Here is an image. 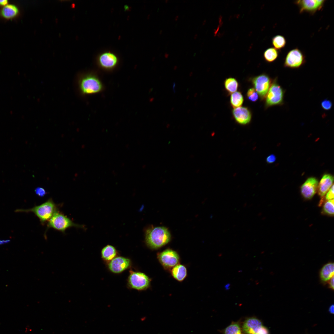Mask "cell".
<instances>
[{"mask_svg": "<svg viewBox=\"0 0 334 334\" xmlns=\"http://www.w3.org/2000/svg\"><path fill=\"white\" fill-rule=\"evenodd\" d=\"M171 235L167 228L164 227L151 226L145 231V241L147 245L152 249H157L168 243Z\"/></svg>", "mask_w": 334, "mask_h": 334, "instance_id": "obj_1", "label": "cell"}, {"mask_svg": "<svg viewBox=\"0 0 334 334\" xmlns=\"http://www.w3.org/2000/svg\"><path fill=\"white\" fill-rule=\"evenodd\" d=\"M57 211L56 205L51 199H49L40 205L29 209H17L15 212L33 213L39 219L41 223H44L49 221Z\"/></svg>", "mask_w": 334, "mask_h": 334, "instance_id": "obj_2", "label": "cell"}, {"mask_svg": "<svg viewBox=\"0 0 334 334\" xmlns=\"http://www.w3.org/2000/svg\"><path fill=\"white\" fill-rule=\"evenodd\" d=\"M277 78L274 79L265 97V107L267 108L284 103L285 90L278 84Z\"/></svg>", "mask_w": 334, "mask_h": 334, "instance_id": "obj_3", "label": "cell"}, {"mask_svg": "<svg viewBox=\"0 0 334 334\" xmlns=\"http://www.w3.org/2000/svg\"><path fill=\"white\" fill-rule=\"evenodd\" d=\"M82 228V226L74 223L72 221L57 211L49 220L47 227L52 228L63 233L70 227Z\"/></svg>", "mask_w": 334, "mask_h": 334, "instance_id": "obj_4", "label": "cell"}, {"mask_svg": "<svg viewBox=\"0 0 334 334\" xmlns=\"http://www.w3.org/2000/svg\"><path fill=\"white\" fill-rule=\"evenodd\" d=\"M79 89L84 94L96 93L101 91L102 88V84L99 79L92 74L83 76L79 82Z\"/></svg>", "mask_w": 334, "mask_h": 334, "instance_id": "obj_5", "label": "cell"}, {"mask_svg": "<svg viewBox=\"0 0 334 334\" xmlns=\"http://www.w3.org/2000/svg\"><path fill=\"white\" fill-rule=\"evenodd\" d=\"M129 272L128 283L130 287L138 290H143L149 287L151 280L146 274L132 270H130Z\"/></svg>", "mask_w": 334, "mask_h": 334, "instance_id": "obj_6", "label": "cell"}, {"mask_svg": "<svg viewBox=\"0 0 334 334\" xmlns=\"http://www.w3.org/2000/svg\"><path fill=\"white\" fill-rule=\"evenodd\" d=\"M251 82L260 99H265L272 82L270 77L266 74H262L252 78Z\"/></svg>", "mask_w": 334, "mask_h": 334, "instance_id": "obj_7", "label": "cell"}, {"mask_svg": "<svg viewBox=\"0 0 334 334\" xmlns=\"http://www.w3.org/2000/svg\"><path fill=\"white\" fill-rule=\"evenodd\" d=\"M157 258L161 264L166 270L172 269L179 263L180 260L178 253L170 249H166L158 253Z\"/></svg>", "mask_w": 334, "mask_h": 334, "instance_id": "obj_8", "label": "cell"}, {"mask_svg": "<svg viewBox=\"0 0 334 334\" xmlns=\"http://www.w3.org/2000/svg\"><path fill=\"white\" fill-rule=\"evenodd\" d=\"M306 62V57L304 54L301 50L296 48L288 52L285 58L284 66L292 69H297L304 64Z\"/></svg>", "mask_w": 334, "mask_h": 334, "instance_id": "obj_9", "label": "cell"}, {"mask_svg": "<svg viewBox=\"0 0 334 334\" xmlns=\"http://www.w3.org/2000/svg\"><path fill=\"white\" fill-rule=\"evenodd\" d=\"M325 0H299L295 1L294 3L298 6L299 13H308L313 15L321 10L325 3Z\"/></svg>", "mask_w": 334, "mask_h": 334, "instance_id": "obj_10", "label": "cell"}, {"mask_svg": "<svg viewBox=\"0 0 334 334\" xmlns=\"http://www.w3.org/2000/svg\"><path fill=\"white\" fill-rule=\"evenodd\" d=\"M318 181L313 177L308 178L301 187V193L304 198L307 199H312L317 190Z\"/></svg>", "mask_w": 334, "mask_h": 334, "instance_id": "obj_11", "label": "cell"}, {"mask_svg": "<svg viewBox=\"0 0 334 334\" xmlns=\"http://www.w3.org/2000/svg\"><path fill=\"white\" fill-rule=\"evenodd\" d=\"M131 263L130 259L128 258L122 256L116 257L109 262L108 268L113 273H120L128 269Z\"/></svg>", "mask_w": 334, "mask_h": 334, "instance_id": "obj_12", "label": "cell"}, {"mask_svg": "<svg viewBox=\"0 0 334 334\" xmlns=\"http://www.w3.org/2000/svg\"><path fill=\"white\" fill-rule=\"evenodd\" d=\"M232 114L235 121L241 125H247L250 122L252 118L251 112L246 107H240L234 108Z\"/></svg>", "mask_w": 334, "mask_h": 334, "instance_id": "obj_13", "label": "cell"}, {"mask_svg": "<svg viewBox=\"0 0 334 334\" xmlns=\"http://www.w3.org/2000/svg\"><path fill=\"white\" fill-rule=\"evenodd\" d=\"M118 61L116 55L110 52L102 53L98 57L97 62L102 68L105 69H111L117 65Z\"/></svg>", "mask_w": 334, "mask_h": 334, "instance_id": "obj_14", "label": "cell"}, {"mask_svg": "<svg viewBox=\"0 0 334 334\" xmlns=\"http://www.w3.org/2000/svg\"><path fill=\"white\" fill-rule=\"evenodd\" d=\"M334 177L330 174H325L323 175L318 184V193L322 198L325 195L333 184Z\"/></svg>", "mask_w": 334, "mask_h": 334, "instance_id": "obj_15", "label": "cell"}, {"mask_svg": "<svg viewBox=\"0 0 334 334\" xmlns=\"http://www.w3.org/2000/svg\"><path fill=\"white\" fill-rule=\"evenodd\" d=\"M261 321L255 318H250L246 319L242 326L243 332L246 334H256L263 326Z\"/></svg>", "mask_w": 334, "mask_h": 334, "instance_id": "obj_16", "label": "cell"}, {"mask_svg": "<svg viewBox=\"0 0 334 334\" xmlns=\"http://www.w3.org/2000/svg\"><path fill=\"white\" fill-rule=\"evenodd\" d=\"M171 274L173 277L179 281H182L186 277L187 270L186 267L183 265L178 264L171 270Z\"/></svg>", "mask_w": 334, "mask_h": 334, "instance_id": "obj_17", "label": "cell"}, {"mask_svg": "<svg viewBox=\"0 0 334 334\" xmlns=\"http://www.w3.org/2000/svg\"><path fill=\"white\" fill-rule=\"evenodd\" d=\"M334 270L333 263H328L324 265L320 272V277L322 281L325 282L334 276Z\"/></svg>", "mask_w": 334, "mask_h": 334, "instance_id": "obj_18", "label": "cell"}, {"mask_svg": "<svg viewBox=\"0 0 334 334\" xmlns=\"http://www.w3.org/2000/svg\"><path fill=\"white\" fill-rule=\"evenodd\" d=\"M117 253L114 247L108 245L102 249L101 252V257L105 261L109 262L116 257Z\"/></svg>", "mask_w": 334, "mask_h": 334, "instance_id": "obj_19", "label": "cell"}, {"mask_svg": "<svg viewBox=\"0 0 334 334\" xmlns=\"http://www.w3.org/2000/svg\"><path fill=\"white\" fill-rule=\"evenodd\" d=\"M19 12L17 7L15 5L7 4L3 6L1 11L2 16L6 19H12L15 17Z\"/></svg>", "mask_w": 334, "mask_h": 334, "instance_id": "obj_20", "label": "cell"}, {"mask_svg": "<svg viewBox=\"0 0 334 334\" xmlns=\"http://www.w3.org/2000/svg\"><path fill=\"white\" fill-rule=\"evenodd\" d=\"M224 85L226 91L229 94L236 92L239 84L237 80L233 77H229L225 80Z\"/></svg>", "mask_w": 334, "mask_h": 334, "instance_id": "obj_21", "label": "cell"}, {"mask_svg": "<svg viewBox=\"0 0 334 334\" xmlns=\"http://www.w3.org/2000/svg\"><path fill=\"white\" fill-rule=\"evenodd\" d=\"M243 101V96L240 92L236 91L231 95L230 103L233 108L241 107Z\"/></svg>", "mask_w": 334, "mask_h": 334, "instance_id": "obj_22", "label": "cell"}, {"mask_svg": "<svg viewBox=\"0 0 334 334\" xmlns=\"http://www.w3.org/2000/svg\"><path fill=\"white\" fill-rule=\"evenodd\" d=\"M279 54V51L273 47L269 48L264 52V58L267 62L271 63L274 62L278 58Z\"/></svg>", "mask_w": 334, "mask_h": 334, "instance_id": "obj_23", "label": "cell"}, {"mask_svg": "<svg viewBox=\"0 0 334 334\" xmlns=\"http://www.w3.org/2000/svg\"><path fill=\"white\" fill-rule=\"evenodd\" d=\"M272 42L274 48L278 50L284 48L286 44V41L284 36L278 35L273 37Z\"/></svg>", "mask_w": 334, "mask_h": 334, "instance_id": "obj_24", "label": "cell"}, {"mask_svg": "<svg viewBox=\"0 0 334 334\" xmlns=\"http://www.w3.org/2000/svg\"><path fill=\"white\" fill-rule=\"evenodd\" d=\"M334 206V199L327 200L323 206L322 212L327 215L331 216H333Z\"/></svg>", "mask_w": 334, "mask_h": 334, "instance_id": "obj_25", "label": "cell"}, {"mask_svg": "<svg viewBox=\"0 0 334 334\" xmlns=\"http://www.w3.org/2000/svg\"><path fill=\"white\" fill-rule=\"evenodd\" d=\"M224 334H242L239 325L237 323H233L225 329Z\"/></svg>", "mask_w": 334, "mask_h": 334, "instance_id": "obj_26", "label": "cell"}, {"mask_svg": "<svg viewBox=\"0 0 334 334\" xmlns=\"http://www.w3.org/2000/svg\"><path fill=\"white\" fill-rule=\"evenodd\" d=\"M247 99L250 101L255 102L258 99L259 95L253 88H249L246 93Z\"/></svg>", "mask_w": 334, "mask_h": 334, "instance_id": "obj_27", "label": "cell"}, {"mask_svg": "<svg viewBox=\"0 0 334 334\" xmlns=\"http://www.w3.org/2000/svg\"><path fill=\"white\" fill-rule=\"evenodd\" d=\"M332 101L328 99H325L323 100L321 103L322 108L325 110H328L330 109L332 106Z\"/></svg>", "mask_w": 334, "mask_h": 334, "instance_id": "obj_28", "label": "cell"}, {"mask_svg": "<svg viewBox=\"0 0 334 334\" xmlns=\"http://www.w3.org/2000/svg\"><path fill=\"white\" fill-rule=\"evenodd\" d=\"M334 196V185L333 184L326 194L325 199L327 200H331L333 199Z\"/></svg>", "mask_w": 334, "mask_h": 334, "instance_id": "obj_29", "label": "cell"}, {"mask_svg": "<svg viewBox=\"0 0 334 334\" xmlns=\"http://www.w3.org/2000/svg\"><path fill=\"white\" fill-rule=\"evenodd\" d=\"M35 191L37 195L41 197H44L47 193L45 190L41 187H38L36 188Z\"/></svg>", "mask_w": 334, "mask_h": 334, "instance_id": "obj_30", "label": "cell"}, {"mask_svg": "<svg viewBox=\"0 0 334 334\" xmlns=\"http://www.w3.org/2000/svg\"><path fill=\"white\" fill-rule=\"evenodd\" d=\"M276 160V156L273 154L268 156L266 159V161L268 163L271 164L274 163Z\"/></svg>", "mask_w": 334, "mask_h": 334, "instance_id": "obj_31", "label": "cell"}, {"mask_svg": "<svg viewBox=\"0 0 334 334\" xmlns=\"http://www.w3.org/2000/svg\"><path fill=\"white\" fill-rule=\"evenodd\" d=\"M256 334H269L268 329L262 326L258 330Z\"/></svg>", "mask_w": 334, "mask_h": 334, "instance_id": "obj_32", "label": "cell"}, {"mask_svg": "<svg viewBox=\"0 0 334 334\" xmlns=\"http://www.w3.org/2000/svg\"><path fill=\"white\" fill-rule=\"evenodd\" d=\"M329 287L332 290L334 289V276L332 277L328 282Z\"/></svg>", "mask_w": 334, "mask_h": 334, "instance_id": "obj_33", "label": "cell"}, {"mask_svg": "<svg viewBox=\"0 0 334 334\" xmlns=\"http://www.w3.org/2000/svg\"><path fill=\"white\" fill-rule=\"evenodd\" d=\"M8 1L7 0H0V5L5 6L8 4Z\"/></svg>", "mask_w": 334, "mask_h": 334, "instance_id": "obj_34", "label": "cell"}, {"mask_svg": "<svg viewBox=\"0 0 334 334\" xmlns=\"http://www.w3.org/2000/svg\"><path fill=\"white\" fill-rule=\"evenodd\" d=\"M329 311L331 314H334V305H331L329 308Z\"/></svg>", "mask_w": 334, "mask_h": 334, "instance_id": "obj_35", "label": "cell"}, {"mask_svg": "<svg viewBox=\"0 0 334 334\" xmlns=\"http://www.w3.org/2000/svg\"><path fill=\"white\" fill-rule=\"evenodd\" d=\"M8 240L7 241V240L6 241H4V240L1 241V240H0V245H1L2 244H3L5 243H7V242H8Z\"/></svg>", "mask_w": 334, "mask_h": 334, "instance_id": "obj_36", "label": "cell"}, {"mask_svg": "<svg viewBox=\"0 0 334 334\" xmlns=\"http://www.w3.org/2000/svg\"><path fill=\"white\" fill-rule=\"evenodd\" d=\"M229 286H230V284H227L226 285H225V289H227V290L228 289H229Z\"/></svg>", "mask_w": 334, "mask_h": 334, "instance_id": "obj_37", "label": "cell"}, {"mask_svg": "<svg viewBox=\"0 0 334 334\" xmlns=\"http://www.w3.org/2000/svg\"><path fill=\"white\" fill-rule=\"evenodd\" d=\"M164 56L165 58H167L169 56V54L167 53H165V54Z\"/></svg>", "mask_w": 334, "mask_h": 334, "instance_id": "obj_38", "label": "cell"}, {"mask_svg": "<svg viewBox=\"0 0 334 334\" xmlns=\"http://www.w3.org/2000/svg\"><path fill=\"white\" fill-rule=\"evenodd\" d=\"M178 17H179V16H178V15H177L175 18V19H174L175 20H177L178 19Z\"/></svg>", "mask_w": 334, "mask_h": 334, "instance_id": "obj_39", "label": "cell"}, {"mask_svg": "<svg viewBox=\"0 0 334 334\" xmlns=\"http://www.w3.org/2000/svg\"><path fill=\"white\" fill-rule=\"evenodd\" d=\"M197 36H198L197 34H195V35L194 36V39H196L197 38Z\"/></svg>", "mask_w": 334, "mask_h": 334, "instance_id": "obj_40", "label": "cell"}, {"mask_svg": "<svg viewBox=\"0 0 334 334\" xmlns=\"http://www.w3.org/2000/svg\"><path fill=\"white\" fill-rule=\"evenodd\" d=\"M162 32V30H160V31H159V33L160 34H161Z\"/></svg>", "mask_w": 334, "mask_h": 334, "instance_id": "obj_41", "label": "cell"}, {"mask_svg": "<svg viewBox=\"0 0 334 334\" xmlns=\"http://www.w3.org/2000/svg\"><path fill=\"white\" fill-rule=\"evenodd\" d=\"M168 1H168V0H165V2H166V3H167V2H168Z\"/></svg>", "mask_w": 334, "mask_h": 334, "instance_id": "obj_42", "label": "cell"}, {"mask_svg": "<svg viewBox=\"0 0 334 334\" xmlns=\"http://www.w3.org/2000/svg\"><path fill=\"white\" fill-rule=\"evenodd\" d=\"M177 66H175V67H174V69H175V68L176 69V68H177Z\"/></svg>", "mask_w": 334, "mask_h": 334, "instance_id": "obj_43", "label": "cell"}]
</instances>
